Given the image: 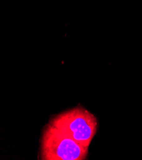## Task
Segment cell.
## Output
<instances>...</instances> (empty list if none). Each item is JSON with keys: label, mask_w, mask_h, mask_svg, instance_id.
Wrapping results in <instances>:
<instances>
[{"label": "cell", "mask_w": 142, "mask_h": 160, "mask_svg": "<svg viewBox=\"0 0 142 160\" xmlns=\"http://www.w3.org/2000/svg\"><path fill=\"white\" fill-rule=\"evenodd\" d=\"M43 160H84L88 148L81 144L49 123L44 129L41 140Z\"/></svg>", "instance_id": "obj_1"}, {"label": "cell", "mask_w": 142, "mask_h": 160, "mask_svg": "<svg viewBox=\"0 0 142 160\" xmlns=\"http://www.w3.org/2000/svg\"><path fill=\"white\" fill-rule=\"evenodd\" d=\"M50 123L87 148H89L98 128L96 118L82 107L58 114Z\"/></svg>", "instance_id": "obj_2"}]
</instances>
